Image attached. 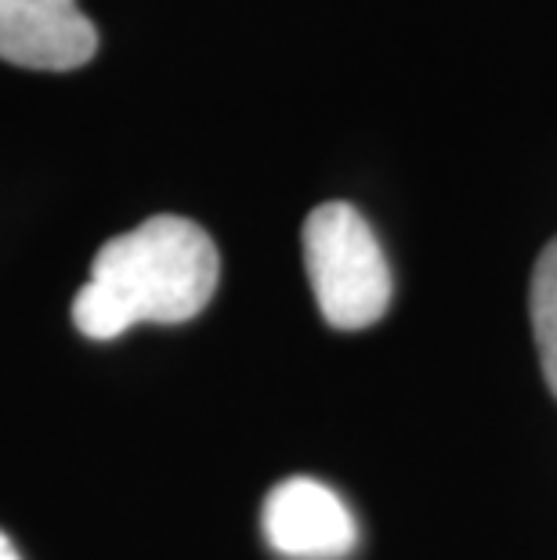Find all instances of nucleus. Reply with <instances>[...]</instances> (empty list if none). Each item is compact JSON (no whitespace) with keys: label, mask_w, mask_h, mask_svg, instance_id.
<instances>
[{"label":"nucleus","mask_w":557,"mask_h":560,"mask_svg":"<svg viewBox=\"0 0 557 560\" xmlns=\"http://www.w3.org/2000/svg\"><path fill=\"white\" fill-rule=\"evenodd\" d=\"M221 257L196 221L156 213L94 254L91 279L73 296L88 340H116L138 322L177 326L196 318L218 290Z\"/></svg>","instance_id":"1"},{"label":"nucleus","mask_w":557,"mask_h":560,"mask_svg":"<svg viewBox=\"0 0 557 560\" xmlns=\"http://www.w3.org/2000/svg\"><path fill=\"white\" fill-rule=\"evenodd\" d=\"M268 546L290 560H344L359 546V524L329 485L315 478L279 481L260 510Z\"/></svg>","instance_id":"3"},{"label":"nucleus","mask_w":557,"mask_h":560,"mask_svg":"<svg viewBox=\"0 0 557 560\" xmlns=\"http://www.w3.org/2000/svg\"><path fill=\"white\" fill-rule=\"evenodd\" d=\"M304 271L318 315L334 329H365L391 307V268L381 240L351 202H323L307 213Z\"/></svg>","instance_id":"2"},{"label":"nucleus","mask_w":557,"mask_h":560,"mask_svg":"<svg viewBox=\"0 0 557 560\" xmlns=\"http://www.w3.org/2000/svg\"><path fill=\"white\" fill-rule=\"evenodd\" d=\"M0 560H22L19 550H15V542H11L4 532H0Z\"/></svg>","instance_id":"6"},{"label":"nucleus","mask_w":557,"mask_h":560,"mask_svg":"<svg viewBox=\"0 0 557 560\" xmlns=\"http://www.w3.org/2000/svg\"><path fill=\"white\" fill-rule=\"evenodd\" d=\"M98 51V30L77 0H0V58L19 69L69 73Z\"/></svg>","instance_id":"4"},{"label":"nucleus","mask_w":557,"mask_h":560,"mask_svg":"<svg viewBox=\"0 0 557 560\" xmlns=\"http://www.w3.org/2000/svg\"><path fill=\"white\" fill-rule=\"evenodd\" d=\"M529 318L532 337L539 348L543 380H547L550 395L557 398V235L543 246L529 285Z\"/></svg>","instance_id":"5"}]
</instances>
